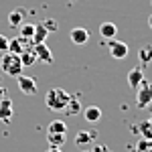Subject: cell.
<instances>
[{"label": "cell", "instance_id": "6da1fadb", "mask_svg": "<svg viewBox=\"0 0 152 152\" xmlns=\"http://www.w3.org/2000/svg\"><path fill=\"white\" fill-rule=\"evenodd\" d=\"M69 99H71V94H67L63 87H51L45 94V105L51 112H65Z\"/></svg>", "mask_w": 152, "mask_h": 152}, {"label": "cell", "instance_id": "7a4b0ae2", "mask_svg": "<svg viewBox=\"0 0 152 152\" xmlns=\"http://www.w3.org/2000/svg\"><path fill=\"white\" fill-rule=\"evenodd\" d=\"M0 69H2L4 75H8V77H18L24 69L23 61H20V55L2 53V57H0Z\"/></svg>", "mask_w": 152, "mask_h": 152}, {"label": "cell", "instance_id": "3957f363", "mask_svg": "<svg viewBox=\"0 0 152 152\" xmlns=\"http://www.w3.org/2000/svg\"><path fill=\"white\" fill-rule=\"evenodd\" d=\"M107 51H110V57L116 59V61H122V59L128 57V45L124 41H118V39H110L107 43Z\"/></svg>", "mask_w": 152, "mask_h": 152}, {"label": "cell", "instance_id": "277c9868", "mask_svg": "<svg viewBox=\"0 0 152 152\" xmlns=\"http://www.w3.org/2000/svg\"><path fill=\"white\" fill-rule=\"evenodd\" d=\"M148 104H152V83L150 81H144L136 89V105L140 107V110H144Z\"/></svg>", "mask_w": 152, "mask_h": 152}, {"label": "cell", "instance_id": "5b68a950", "mask_svg": "<svg viewBox=\"0 0 152 152\" xmlns=\"http://www.w3.org/2000/svg\"><path fill=\"white\" fill-rule=\"evenodd\" d=\"M14 79H16V85H18L20 94H24V95H35L37 94L39 85H37V81L33 79V77H28V75L20 73V75H18V77H14Z\"/></svg>", "mask_w": 152, "mask_h": 152}, {"label": "cell", "instance_id": "8992f818", "mask_svg": "<svg viewBox=\"0 0 152 152\" xmlns=\"http://www.w3.org/2000/svg\"><path fill=\"white\" fill-rule=\"evenodd\" d=\"M69 41L73 43V45H77V47L87 45V41H89V33H87V28H83V26H75V28H71V31H69Z\"/></svg>", "mask_w": 152, "mask_h": 152}, {"label": "cell", "instance_id": "52a82bcc", "mask_svg": "<svg viewBox=\"0 0 152 152\" xmlns=\"http://www.w3.org/2000/svg\"><path fill=\"white\" fill-rule=\"evenodd\" d=\"M33 51H35L39 63H45V65H51V63H53V53H51V49H49L45 43L33 45Z\"/></svg>", "mask_w": 152, "mask_h": 152}, {"label": "cell", "instance_id": "ba28073f", "mask_svg": "<svg viewBox=\"0 0 152 152\" xmlns=\"http://www.w3.org/2000/svg\"><path fill=\"white\" fill-rule=\"evenodd\" d=\"M144 81H146V75H144L142 67H134V69L128 71V85L132 89H138Z\"/></svg>", "mask_w": 152, "mask_h": 152}, {"label": "cell", "instance_id": "9c48e42d", "mask_svg": "<svg viewBox=\"0 0 152 152\" xmlns=\"http://www.w3.org/2000/svg\"><path fill=\"white\" fill-rule=\"evenodd\" d=\"M97 140V132L95 130H79L77 134H75V144L81 148V146H87V144H91V142Z\"/></svg>", "mask_w": 152, "mask_h": 152}, {"label": "cell", "instance_id": "30bf717a", "mask_svg": "<svg viewBox=\"0 0 152 152\" xmlns=\"http://www.w3.org/2000/svg\"><path fill=\"white\" fill-rule=\"evenodd\" d=\"M10 120H12V99L2 97L0 99V122L8 124Z\"/></svg>", "mask_w": 152, "mask_h": 152}, {"label": "cell", "instance_id": "8fae6325", "mask_svg": "<svg viewBox=\"0 0 152 152\" xmlns=\"http://www.w3.org/2000/svg\"><path fill=\"white\" fill-rule=\"evenodd\" d=\"M24 16H26L24 8H14V10L8 12V24H10L12 28H16V26H20L24 23Z\"/></svg>", "mask_w": 152, "mask_h": 152}, {"label": "cell", "instance_id": "7c38bea8", "mask_svg": "<svg viewBox=\"0 0 152 152\" xmlns=\"http://www.w3.org/2000/svg\"><path fill=\"white\" fill-rule=\"evenodd\" d=\"M83 118H85V122H89V124H97V122L102 120V110H99L97 105H87V107L83 110Z\"/></svg>", "mask_w": 152, "mask_h": 152}, {"label": "cell", "instance_id": "4fadbf2b", "mask_svg": "<svg viewBox=\"0 0 152 152\" xmlns=\"http://www.w3.org/2000/svg\"><path fill=\"white\" fill-rule=\"evenodd\" d=\"M99 35L104 37L105 41H110V39H116L118 35V26L114 23H110V20H105V23L99 24Z\"/></svg>", "mask_w": 152, "mask_h": 152}, {"label": "cell", "instance_id": "5bb4252c", "mask_svg": "<svg viewBox=\"0 0 152 152\" xmlns=\"http://www.w3.org/2000/svg\"><path fill=\"white\" fill-rule=\"evenodd\" d=\"M138 61H140L142 65H148V63H152V45H142L140 49H138Z\"/></svg>", "mask_w": 152, "mask_h": 152}, {"label": "cell", "instance_id": "9a60e30c", "mask_svg": "<svg viewBox=\"0 0 152 152\" xmlns=\"http://www.w3.org/2000/svg\"><path fill=\"white\" fill-rule=\"evenodd\" d=\"M49 37V31L43 26V24L39 23L35 24V35H33V45H39V43H45Z\"/></svg>", "mask_w": 152, "mask_h": 152}, {"label": "cell", "instance_id": "2e32d148", "mask_svg": "<svg viewBox=\"0 0 152 152\" xmlns=\"http://www.w3.org/2000/svg\"><path fill=\"white\" fill-rule=\"evenodd\" d=\"M65 112H67V116H77L79 112H81V99L77 97V95H71L69 104L65 107Z\"/></svg>", "mask_w": 152, "mask_h": 152}, {"label": "cell", "instance_id": "e0dca14e", "mask_svg": "<svg viewBox=\"0 0 152 152\" xmlns=\"http://www.w3.org/2000/svg\"><path fill=\"white\" fill-rule=\"evenodd\" d=\"M47 134H67V126L63 120H53L47 128Z\"/></svg>", "mask_w": 152, "mask_h": 152}, {"label": "cell", "instance_id": "ac0fdd59", "mask_svg": "<svg viewBox=\"0 0 152 152\" xmlns=\"http://www.w3.org/2000/svg\"><path fill=\"white\" fill-rule=\"evenodd\" d=\"M140 134L142 138H146V140H152V118H148V120H144L140 124Z\"/></svg>", "mask_w": 152, "mask_h": 152}, {"label": "cell", "instance_id": "d6986e66", "mask_svg": "<svg viewBox=\"0 0 152 152\" xmlns=\"http://www.w3.org/2000/svg\"><path fill=\"white\" fill-rule=\"evenodd\" d=\"M33 35H35V24L23 23L20 26H18V37H23V39H31V41H33Z\"/></svg>", "mask_w": 152, "mask_h": 152}, {"label": "cell", "instance_id": "ffe728a7", "mask_svg": "<svg viewBox=\"0 0 152 152\" xmlns=\"http://www.w3.org/2000/svg\"><path fill=\"white\" fill-rule=\"evenodd\" d=\"M20 61H23L24 67H31V65H35V63H37V55H35V51H33V49H26L23 55H20Z\"/></svg>", "mask_w": 152, "mask_h": 152}, {"label": "cell", "instance_id": "44dd1931", "mask_svg": "<svg viewBox=\"0 0 152 152\" xmlns=\"http://www.w3.org/2000/svg\"><path fill=\"white\" fill-rule=\"evenodd\" d=\"M65 138H67V134H47L49 144L55 146V148H61V146L65 144Z\"/></svg>", "mask_w": 152, "mask_h": 152}, {"label": "cell", "instance_id": "7402d4cb", "mask_svg": "<svg viewBox=\"0 0 152 152\" xmlns=\"http://www.w3.org/2000/svg\"><path fill=\"white\" fill-rule=\"evenodd\" d=\"M136 152H152V140L140 138L136 142Z\"/></svg>", "mask_w": 152, "mask_h": 152}, {"label": "cell", "instance_id": "603a6c76", "mask_svg": "<svg viewBox=\"0 0 152 152\" xmlns=\"http://www.w3.org/2000/svg\"><path fill=\"white\" fill-rule=\"evenodd\" d=\"M41 24H43V26L47 28L49 33H53V31H57V26H59V23L55 20V18H47V20H43Z\"/></svg>", "mask_w": 152, "mask_h": 152}, {"label": "cell", "instance_id": "cb8c5ba5", "mask_svg": "<svg viewBox=\"0 0 152 152\" xmlns=\"http://www.w3.org/2000/svg\"><path fill=\"white\" fill-rule=\"evenodd\" d=\"M0 51L8 53V37H4V35H0Z\"/></svg>", "mask_w": 152, "mask_h": 152}, {"label": "cell", "instance_id": "d4e9b609", "mask_svg": "<svg viewBox=\"0 0 152 152\" xmlns=\"http://www.w3.org/2000/svg\"><path fill=\"white\" fill-rule=\"evenodd\" d=\"M91 152H107V148H105V146H102V144H95V148Z\"/></svg>", "mask_w": 152, "mask_h": 152}, {"label": "cell", "instance_id": "484cf974", "mask_svg": "<svg viewBox=\"0 0 152 152\" xmlns=\"http://www.w3.org/2000/svg\"><path fill=\"white\" fill-rule=\"evenodd\" d=\"M47 152H63V150H61V148H55V146H49Z\"/></svg>", "mask_w": 152, "mask_h": 152}, {"label": "cell", "instance_id": "4316f807", "mask_svg": "<svg viewBox=\"0 0 152 152\" xmlns=\"http://www.w3.org/2000/svg\"><path fill=\"white\" fill-rule=\"evenodd\" d=\"M2 97H6V89H4V87H0V99H2Z\"/></svg>", "mask_w": 152, "mask_h": 152}, {"label": "cell", "instance_id": "83f0119b", "mask_svg": "<svg viewBox=\"0 0 152 152\" xmlns=\"http://www.w3.org/2000/svg\"><path fill=\"white\" fill-rule=\"evenodd\" d=\"M148 26H150V28H152V14H150V16H148Z\"/></svg>", "mask_w": 152, "mask_h": 152}, {"label": "cell", "instance_id": "f1b7e54d", "mask_svg": "<svg viewBox=\"0 0 152 152\" xmlns=\"http://www.w3.org/2000/svg\"><path fill=\"white\" fill-rule=\"evenodd\" d=\"M85 152H89V150H85Z\"/></svg>", "mask_w": 152, "mask_h": 152}]
</instances>
